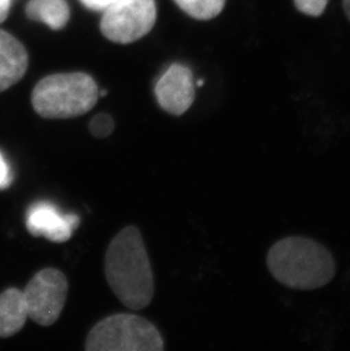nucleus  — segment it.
<instances>
[{"label":"nucleus","mask_w":350,"mask_h":351,"mask_svg":"<svg viewBox=\"0 0 350 351\" xmlns=\"http://www.w3.org/2000/svg\"><path fill=\"white\" fill-rule=\"evenodd\" d=\"M109 287L128 308L140 311L154 297V274L141 233L136 226L123 229L109 243L105 257Z\"/></svg>","instance_id":"obj_1"},{"label":"nucleus","mask_w":350,"mask_h":351,"mask_svg":"<svg viewBox=\"0 0 350 351\" xmlns=\"http://www.w3.org/2000/svg\"><path fill=\"white\" fill-rule=\"evenodd\" d=\"M266 264L277 281L294 290L322 288L336 274L331 252L304 237H288L275 242L268 250Z\"/></svg>","instance_id":"obj_2"},{"label":"nucleus","mask_w":350,"mask_h":351,"mask_svg":"<svg viewBox=\"0 0 350 351\" xmlns=\"http://www.w3.org/2000/svg\"><path fill=\"white\" fill-rule=\"evenodd\" d=\"M100 91L95 80L82 72L53 74L41 80L32 93L38 115L48 119H73L96 105Z\"/></svg>","instance_id":"obj_3"},{"label":"nucleus","mask_w":350,"mask_h":351,"mask_svg":"<svg viewBox=\"0 0 350 351\" xmlns=\"http://www.w3.org/2000/svg\"><path fill=\"white\" fill-rule=\"evenodd\" d=\"M162 335L138 315L115 314L98 322L86 337L88 351H162Z\"/></svg>","instance_id":"obj_4"},{"label":"nucleus","mask_w":350,"mask_h":351,"mask_svg":"<svg viewBox=\"0 0 350 351\" xmlns=\"http://www.w3.org/2000/svg\"><path fill=\"white\" fill-rule=\"evenodd\" d=\"M156 14L154 0H117L105 8L100 30L113 43H135L152 30Z\"/></svg>","instance_id":"obj_5"},{"label":"nucleus","mask_w":350,"mask_h":351,"mask_svg":"<svg viewBox=\"0 0 350 351\" xmlns=\"http://www.w3.org/2000/svg\"><path fill=\"white\" fill-rule=\"evenodd\" d=\"M69 283L56 269H41L23 290L27 314L41 326H50L60 318L67 302Z\"/></svg>","instance_id":"obj_6"},{"label":"nucleus","mask_w":350,"mask_h":351,"mask_svg":"<svg viewBox=\"0 0 350 351\" xmlns=\"http://www.w3.org/2000/svg\"><path fill=\"white\" fill-rule=\"evenodd\" d=\"M155 95L159 106L167 113L175 117L185 114L195 99L191 71L181 64H174L159 80Z\"/></svg>","instance_id":"obj_7"},{"label":"nucleus","mask_w":350,"mask_h":351,"mask_svg":"<svg viewBox=\"0 0 350 351\" xmlns=\"http://www.w3.org/2000/svg\"><path fill=\"white\" fill-rule=\"evenodd\" d=\"M76 214H62L49 202H38L27 209V228L34 237H43L51 242H65L78 229Z\"/></svg>","instance_id":"obj_8"},{"label":"nucleus","mask_w":350,"mask_h":351,"mask_svg":"<svg viewBox=\"0 0 350 351\" xmlns=\"http://www.w3.org/2000/svg\"><path fill=\"white\" fill-rule=\"evenodd\" d=\"M29 57L23 45L0 30V93L16 84L27 70Z\"/></svg>","instance_id":"obj_9"},{"label":"nucleus","mask_w":350,"mask_h":351,"mask_svg":"<svg viewBox=\"0 0 350 351\" xmlns=\"http://www.w3.org/2000/svg\"><path fill=\"white\" fill-rule=\"evenodd\" d=\"M27 317L23 291L10 288L0 295V338L16 335L23 328Z\"/></svg>","instance_id":"obj_10"},{"label":"nucleus","mask_w":350,"mask_h":351,"mask_svg":"<svg viewBox=\"0 0 350 351\" xmlns=\"http://www.w3.org/2000/svg\"><path fill=\"white\" fill-rule=\"evenodd\" d=\"M30 20L41 22L51 30H62L70 19V8L65 0H30L27 6Z\"/></svg>","instance_id":"obj_11"},{"label":"nucleus","mask_w":350,"mask_h":351,"mask_svg":"<svg viewBox=\"0 0 350 351\" xmlns=\"http://www.w3.org/2000/svg\"><path fill=\"white\" fill-rule=\"evenodd\" d=\"M226 0H175L178 6L189 16L207 21L218 16L225 6Z\"/></svg>","instance_id":"obj_12"},{"label":"nucleus","mask_w":350,"mask_h":351,"mask_svg":"<svg viewBox=\"0 0 350 351\" xmlns=\"http://www.w3.org/2000/svg\"><path fill=\"white\" fill-rule=\"evenodd\" d=\"M115 124L114 119L108 114H98L90 121L89 130L96 138H106L112 134Z\"/></svg>","instance_id":"obj_13"},{"label":"nucleus","mask_w":350,"mask_h":351,"mask_svg":"<svg viewBox=\"0 0 350 351\" xmlns=\"http://www.w3.org/2000/svg\"><path fill=\"white\" fill-rule=\"evenodd\" d=\"M294 5L301 13L307 16H320L330 0H294Z\"/></svg>","instance_id":"obj_14"},{"label":"nucleus","mask_w":350,"mask_h":351,"mask_svg":"<svg viewBox=\"0 0 350 351\" xmlns=\"http://www.w3.org/2000/svg\"><path fill=\"white\" fill-rule=\"evenodd\" d=\"M13 182V174L10 164L0 153V190L7 189Z\"/></svg>","instance_id":"obj_15"},{"label":"nucleus","mask_w":350,"mask_h":351,"mask_svg":"<svg viewBox=\"0 0 350 351\" xmlns=\"http://www.w3.org/2000/svg\"><path fill=\"white\" fill-rule=\"evenodd\" d=\"M86 7L93 10H105L117 0H81Z\"/></svg>","instance_id":"obj_16"},{"label":"nucleus","mask_w":350,"mask_h":351,"mask_svg":"<svg viewBox=\"0 0 350 351\" xmlns=\"http://www.w3.org/2000/svg\"><path fill=\"white\" fill-rule=\"evenodd\" d=\"M10 0H0V23L6 20L10 13Z\"/></svg>","instance_id":"obj_17"},{"label":"nucleus","mask_w":350,"mask_h":351,"mask_svg":"<svg viewBox=\"0 0 350 351\" xmlns=\"http://www.w3.org/2000/svg\"><path fill=\"white\" fill-rule=\"evenodd\" d=\"M345 13L350 20V0H344Z\"/></svg>","instance_id":"obj_18"}]
</instances>
